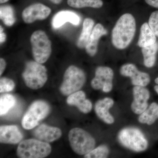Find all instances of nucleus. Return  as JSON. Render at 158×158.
<instances>
[{
  "instance_id": "f257e3e1",
  "label": "nucleus",
  "mask_w": 158,
  "mask_h": 158,
  "mask_svg": "<svg viewBox=\"0 0 158 158\" xmlns=\"http://www.w3.org/2000/svg\"><path fill=\"white\" fill-rule=\"evenodd\" d=\"M136 21L132 15L126 13L116 22L112 33V42L118 49L127 48L133 40L135 34Z\"/></svg>"
},
{
  "instance_id": "f03ea898",
  "label": "nucleus",
  "mask_w": 158,
  "mask_h": 158,
  "mask_svg": "<svg viewBox=\"0 0 158 158\" xmlns=\"http://www.w3.org/2000/svg\"><path fill=\"white\" fill-rule=\"evenodd\" d=\"M22 77L26 86L34 90L42 88L48 78L45 66L36 61L26 63Z\"/></svg>"
},
{
  "instance_id": "7ed1b4c3",
  "label": "nucleus",
  "mask_w": 158,
  "mask_h": 158,
  "mask_svg": "<svg viewBox=\"0 0 158 158\" xmlns=\"http://www.w3.org/2000/svg\"><path fill=\"white\" fill-rule=\"evenodd\" d=\"M118 138L123 146L135 152L144 151L148 146V142L144 134L137 128L123 129L118 133Z\"/></svg>"
},
{
  "instance_id": "20e7f679",
  "label": "nucleus",
  "mask_w": 158,
  "mask_h": 158,
  "mask_svg": "<svg viewBox=\"0 0 158 158\" xmlns=\"http://www.w3.org/2000/svg\"><path fill=\"white\" fill-rule=\"evenodd\" d=\"M51 151L52 147L47 142L30 139L19 143L16 153L21 158H43L49 155Z\"/></svg>"
},
{
  "instance_id": "39448f33",
  "label": "nucleus",
  "mask_w": 158,
  "mask_h": 158,
  "mask_svg": "<svg viewBox=\"0 0 158 158\" xmlns=\"http://www.w3.org/2000/svg\"><path fill=\"white\" fill-rule=\"evenodd\" d=\"M32 54L36 62L43 64L48 60L52 53V43L44 31L37 30L31 35Z\"/></svg>"
},
{
  "instance_id": "423d86ee",
  "label": "nucleus",
  "mask_w": 158,
  "mask_h": 158,
  "mask_svg": "<svg viewBox=\"0 0 158 158\" xmlns=\"http://www.w3.org/2000/svg\"><path fill=\"white\" fill-rule=\"evenodd\" d=\"M68 137L72 149L79 155H85L95 147V139L89 133L80 128L71 130Z\"/></svg>"
},
{
  "instance_id": "0eeeda50",
  "label": "nucleus",
  "mask_w": 158,
  "mask_h": 158,
  "mask_svg": "<svg viewBox=\"0 0 158 158\" xmlns=\"http://www.w3.org/2000/svg\"><path fill=\"white\" fill-rule=\"evenodd\" d=\"M86 75L81 69L70 65L65 70L60 90L62 94L69 96L78 91L86 82Z\"/></svg>"
},
{
  "instance_id": "6e6552de",
  "label": "nucleus",
  "mask_w": 158,
  "mask_h": 158,
  "mask_svg": "<svg viewBox=\"0 0 158 158\" xmlns=\"http://www.w3.org/2000/svg\"><path fill=\"white\" fill-rule=\"evenodd\" d=\"M50 111V107L46 102L36 101L29 107L22 120L23 127L26 130L34 128L44 119Z\"/></svg>"
},
{
  "instance_id": "1a4fd4ad",
  "label": "nucleus",
  "mask_w": 158,
  "mask_h": 158,
  "mask_svg": "<svg viewBox=\"0 0 158 158\" xmlns=\"http://www.w3.org/2000/svg\"><path fill=\"white\" fill-rule=\"evenodd\" d=\"M114 73L113 69L107 66H99L95 70V77L91 82V86L95 90L102 89L109 93L113 89Z\"/></svg>"
},
{
  "instance_id": "9d476101",
  "label": "nucleus",
  "mask_w": 158,
  "mask_h": 158,
  "mask_svg": "<svg viewBox=\"0 0 158 158\" xmlns=\"http://www.w3.org/2000/svg\"><path fill=\"white\" fill-rule=\"evenodd\" d=\"M51 9L41 3H35L30 5L23 10L22 17L26 23L30 24L37 20L46 19L51 13Z\"/></svg>"
},
{
  "instance_id": "9b49d317",
  "label": "nucleus",
  "mask_w": 158,
  "mask_h": 158,
  "mask_svg": "<svg viewBox=\"0 0 158 158\" xmlns=\"http://www.w3.org/2000/svg\"><path fill=\"white\" fill-rule=\"evenodd\" d=\"M120 73L123 76L129 77L132 84L135 86L145 87L150 81L149 74L138 70L137 67L133 64L128 63L122 65Z\"/></svg>"
},
{
  "instance_id": "f8f14e48",
  "label": "nucleus",
  "mask_w": 158,
  "mask_h": 158,
  "mask_svg": "<svg viewBox=\"0 0 158 158\" xmlns=\"http://www.w3.org/2000/svg\"><path fill=\"white\" fill-rule=\"evenodd\" d=\"M134 100L131 105L133 113L141 114L148 106V101L150 98V93L147 88L142 86H135L133 89Z\"/></svg>"
},
{
  "instance_id": "ddd939ff",
  "label": "nucleus",
  "mask_w": 158,
  "mask_h": 158,
  "mask_svg": "<svg viewBox=\"0 0 158 158\" xmlns=\"http://www.w3.org/2000/svg\"><path fill=\"white\" fill-rule=\"evenodd\" d=\"M62 135L61 130L58 127L41 124L34 131V135L38 140L44 142H53L59 139Z\"/></svg>"
},
{
  "instance_id": "4468645a",
  "label": "nucleus",
  "mask_w": 158,
  "mask_h": 158,
  "mask_svg": "<svg viewBox=\"0 0 158 158\" xmlns=\"http://www.w3.org/2000/svg\"><path fill=\"white\" fill-rule=\"evenodd\" d=\"M114 105V101L110 98H105L96 102L94 110L97 116L103 121L109 124H113L114 118L109 112Z\"/></svg>"
},
{
  "instance_id": "2eb2a0df",
  "label": "nucleus",
  "mask_w": 158,
  "mask_h": 158,
  "mask_svg": "<svg viewBox=\"0 0 158 158\" xmlns=\"http://www.w3.org/2000/svg\"><path fill=\"white\" fill-rule=\"evenodd\" d=\"M23 138L22 134L16 126H2L0 127L1 143L16 144L20 142Z\"/></svg>"
},
{
  "instance_id": "dca6fc26",
  "label": "nucleus",
  "mask_w": 158,
  "mask_h": 158,
  "mask_svg": "<svg viewBox=\"0 0 158 158\" xmlns=\"http://www.w3.org/2000/svg\"><path fill=\"white\" fill-rule=\"evenodd\" d=\"M66 102L70 106H76L82 113H90L92 109V104L88 99H86V94L82 90L77 92L69 95Z\"/></svg>"
},
{
  "instance_id": "f3484780",
  "label": "nucleus",
  "mask_w": 158,
  "mask_h": 158,
  "mask_svg": "<svg viewBox=\"0 0 158 158\" xmlns=\"http://www.w3.org/2000/svg\"><path fill=\"white\" fill-rule=\"evenodd\" d=\"M107 33L106 30L101 24L98 23L94 27L89 40L85 48L86 52L89 56L93 57L96 55L98 51L99 40L102 36L106 35Z\"/></svg>"
},
{
  "instance_id": "a211bd4d",
  "label": "nucleus",
  "mask_w": 158,
  "mask_h": 158,
  "mask_svg": "<svg viewBox=\"0 0 158 158\" xmlns=\"http://www.w3.org/2000/svg\"><path fill=\"white\" fill-rule=\"evenodd\" d=\"M81 22L80 16L76 13L68 10L59 11L54 15L52 25L54 28H58L65 23L69 22L74 25H79Z\"/></svg>"
},
{
  "instance_id": "6ab92c4d",
  "label": "nucleus",
  "mask_w": 158,
  "mask_h": 158,
  "mask_svg": "<svg viewBox=\"0 0 158 158\" xmlns=\"http://www.w3.org/2000/svg\"><path fill=\"white\" fill-rule=\"evenodd\" d=\"M156 38L147 23H144L140 29V34L138 44L141 48L155 43Z\"/></svg>"
},
{
  "instance_id": "aec40b11",
  "label": "nucleus",
  "mask_w": 158,
  "mask_h": 158,
  "mask_svg": "<svg viewBox=\"0 0 158 158\" xmlns=\"http://www.w3.org/2000/svg\"><path fill=\"white\" fill-rule=\"evenodd\" d=\"M94 22L90 18L85 19L83 23V28L77 42V45L80 48H85L93 30Z\"/></svg>"
},
{
  "instance_id": "412c9836",
  "label": "nucleus",
  "mask_w": 158,
  "mask_h": 158,
  "mask_svg": "<svg viewBox=\"0 0 158 158\" xmlns=\"http://www.w3.org/2000/svg\"><path fill=\"white\" fill-rule=\"evenodd\" d=\"M158 118V105L152 103L149 107L140 114L138 121L141 123L148 125L152 124Z\"/></svg>"
},
{
  "instance_id": "4be33fe9",
  "label": "nucleus",
  "mask_w": 158,
  "mask_h": 158,
  "mask_svg": "<svg viewBox=\"0 0 158 158\" xmlns=\"http://www.w3.org/2000/svg\"><path fill=\"white\" fill-rule=\"evenodd\" d=\"M158 48V44L156 42L152 45L141 48V52L144 58V65L148 68H151L155 64Z\"/></svg>"
},
{
  "instance_id": "5701e85b",
  "label": "nucleus",
  "mask_w": 158,
  "mask_h": 158,
  "mask_svg": "<svg viewBox=\"0 0 158 158\" xmlns=\"http://www.w3.org/2000/svg\"><path fill=\"white\" fill-rule=\"evenodd\" d=\"M67 4L70 7L77 9L85 7L99 9L103 5L102 0H67Z\"/></svg>"
},
{
  "instance_id": "b1692460",
  "label": "nucleus",
  "mask_w": 158,
  "mask_h": 158,
  "mask_svg": "<svg viewBox=\"0 0 158 158\" xmlns=\"http://www.w3.org/2000/svg\"><path fill=\"white\" fill-rule=\"evenodd\" d=\"M16 103V99L11 94H4L0 98V115H5Z\"/></svg>"
},
{
  "instance_id": "393cba45",
  "label": "nucleus",
  "mask_w": 158,
  "mask_h": 158,
  "mask_svg": "<svg viewBox=\"0 0 158 158\" xmlns=\"http://www.w3.org/2000/svg\"><path fill=\"white\" fill-rule=\"evenodd\" d=\"M0 17L6 26L10 27L15 23L14 11L11 6H2L0 9Z\"/></svg>"
},
{
  "instance_id": "a878e982",
  "label": "nucleus",
  "mask_w": 158,
  "mask_h": 158,
  "mask_svg": "<svg viewBox=\"0 0 158 158\" xmlns=\"http://www.w3.org/2000/svg\"><path fill=\"white\" fill-rule=\"evenodd\" d=\"M110 150L106 145H100L85 156L86 158H105L107 157Z\"/></svg>"
},
{
  "instance_id": "bb28decb",
  "label": "nucleus",
  "mask_w": 158,
  "mask_h": 158,
  "mask_svg": "<svg viewBox=\"0 0 158 158\" xmlns=\"http://www.w3.org/2000/svg\"><path fill=\"white\" fill-rule=\"evenodd\" d=\"M15 87V84L14 81L11 79L8 78H1L0 79V92H9L14 89Z\"/></svg>"
},
{
  "instance_id": "cd10ccee",
  "label": "nucleus",
  "mask_w": 158,
  "mask_h": 158,
  "mask_svg": "<svg viewBox=\"0 0 158 158\" xmlns=\"http://www.w3.org/2000/svg\"><path fill=\"white\" fill-rule=\"evenodd\" d=\"M148 24L154 34L158 37V11H154L151 15Z\"/></svg>"
},
{
  "instance_id": "c85d7f7f",
  "label": "nucleus",
  "mask_w": 158,
  "mask_h": 158,
  "mask_svg": "<svg viewBox=\"0 0 158 158\" xmlns=\"http://www.w3.org/2000/svg\"><path fill=\"white\" fill-rule=\"evenodd\" d=\"M6 63L5 59L3 58L0 59V75L2 76L6 69Z\"/></svg>"
},
{
  "instance_id": "c756f323",
  "label": "nucleus",
  "mask_w": 158,
  "mask_h": 158,
  "mask_svg": "<svg viewBox=\"0 0 158 158\" xmlns=\"http://www.w3.org/2000/svg\"><path fill=\"white\" fill-rule=\"evenodd\" d=\"M148 5L158 9V0H145Z\"/></svg>"
},
{
  "instance_id": "7c9ffc66",
  "label": "nucleus",
  "mask_w": 158,
  "mask_h": 158,
  "mask_svg": "<svg viewBox=\"0 0 158 158\" xmlns=\"http://www.w3.org/2000/svg\"><path fill=\"white\" fill-rule=\"evenodd\" d=\"M0 36H1V43L5 42L6 39V34L3 32V29L1 26V33H0Z\"/></svg>"
},
{
  "instance_id": "2f4dec72",
  "label": "nucleus",
  "mask_w": 158,
  "mask_h": 158,
  "mask_svg": "<svg viewBox=\"0 0 158 158\" xmlns=\"http://www.w3.org/2000/svg\"><path fill=\"white\" fill-rule=\"evenodd\" d=\"M50 1L54 4H56V5H59L62 2V0H50Z\"/></svg>"
},
{
  "instance_id": "473e14b6",
  "label": "nucleus",
  "mask_w": 158,
  "mask_h": 158,
  "mask_svg": "<svg viewBox=\"0 0 158 158\" xmlns=\"http://www.w3.org/2000/svg\"><path fill=\"white\" fill-rule=\"evenodd\" d=\"M9 1V0H0V3L1 4H4V3L7 2Z\"/></svg>"
},
{
  "instance_id": "72a5a7b5",
  "label": "nucleus",
  "mask_w": 158,
  "mask_h": 158,
  "mask_svg": "<svg viewBox=\"0 0 158 158\" xmlns=\"http://www.w3.org/2000/svg\"><path fill=\"white\" fill-rule=\"evenodd\" d=\"M155 90L156 92H157V93L158 94V85H156L155 87H154Z\"/></svg>"
},
{
  "instance_id": "f704fd0d",
  "label": "nucleus",
  "mask_w": 158,
  "mask_h": 158,
  "mask_svg": "<svg viewBox=\"0 0 158 158\" xmlns=\"http://www.w3.org/2000/svg\"><path fill=\"white\" fill-rule=\"evenodd\" d=\"M155 81V83L156 84H157L158 85V77L156 79Z\"/></svg>"
}]
</instances>
